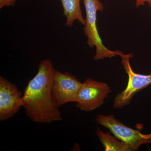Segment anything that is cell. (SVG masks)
<instances>
[{"label":"cell","instance_id":"5b68a950","mask_svg":"<svg viewBox=\"0 0 151 151\" xmlns=\"http://www.w3.org/2000/svg\"><path fill=\"white\" fill-rule=\"evenodd\" d=\"M95 122L108 128L120 140L132 147L133 151H137L142 145L151 144V133L145 134L122 124L113 115H97Z\"/></svg>","mask_w":151,"mask_h":151},{"label":"cell","instance_id":"7a4b0ae2","mask_svg":"<svg viewBox=\"0 0 151 151\" xmlns=\"http://www.w3.org/2000/svg\"><path fill=\"white\" fill-rule=\"evenodd\" d=\"M83 1L86 12L84 34L87 37V43L89 46L96 49L94 60L112 58L119 55V50L112 51L105 46L98 32L97 12L98 11L103 12L104 10L103 4L100 0H83Z\"/></svg>","mask_w":151,"mask_h":151},{"label":"cell","instance_id":"6da1fadb","mask_svg":"<svg viewBox=\"0 0 151 151\" xmlns=\"http://www.w3.org/2000/svg\"><path fill=\"white\" fill-rule=\"evenodd\" d=\"M55 71L50 59L41 60L37 73L24 89L22 100L26 114L38 124H50L62 119L52 90Z\"/></svg>","mask_w":151,"mask_h":151},{"label":"cell","instance_id":"277c9868","mask_svg":"<svg viewBox=\"0 0 151 151\" xmlns=\"http://www.w3.org/2000/svg\"><path fill=\"white\" fill-rule=\"evenodd\" d=\"M111 92L108 84L88 78L82 83L73 102L81 111L91 112L103 105Z\"/></svg>","mask_w":151,"mask_h":151},{"label":"cell","instance_id":"9c48e42d","mask_svg":"<svg viewBox=\"0 0 151 151\" xmlns=\"http://www.w3.org/2000/svg\"><path fill=\"white\" fill-rule=\"evenodd\" d=\"M99 140L104 147V151H132V147L127 143L120 140L108 132H103L98 127L95 132Z\"/></svg>","mask_w":151,"mask_h":151},{"label":"cell","instance_id":"ba28073f","mask_svg":"<svg viewBox=\"0 0 151 151\" xmlns=\"http://www.w3.org/2000/svg\"><path fill=\"white\" fill-rule=\"evenodd\" d=\"M61 2L63 14L66 18L65 25L68 27L73 25L75 20H78L84 25L85 19L82 15L80 1L81 0H60Z\"/></svg>","mask_w":151,"mask_h":151},{"label":"cell","instance_id":"7c38bea8","mask_svg":"<svg viewBox=\"0 0 151 151\" xmlns=\"http://www.w3.org/2000/svg\"><path fill=\"white\" fill-rule=\"evenodd\" d=\"M147 3L148 4L150 8L151 9V0H147Z\"/></svg>","mask_w":151,"mask_h":151},{"label":"cell","instance_id":"3957f363","mask_svg":"<svg viewBox=\"0 0 151 151\" xmlns=\"http://www.w3.org/2000/svg\"><path fill=\"white\" fill-rule=\"evenodd\" d=\"M122 63L128 76V84L124 91L116 96L113 102L114 109H121L129 105L134 96L141 90L151 86V73L147 75L135 73L130 64L133 53L125 54L120 51Z\"/></svg>","mask_w":151,"mask_h":151},{"label":"cell","instance_id":"4fadbf2b","mask_svg":"<svg viewBox=\"0 0 151 151\" xmlns=\"http://www.w3.org/2000/svg\"><path fill=\"white\" fill-rule=\"evenodd\" d=\"M130 1H131V0H130Z\"/></svg>","mask_w":151,"mask_h":151},{"label":"cell","instance_id":"8992f818","mask_svg":"<svg viewBox=\"0 0 151 151\" xmlns=\"http://www.w3.org/2000/svg\"><path fill=\"white\" fill-rule=\"evenodd\" d=\"M23 106L22 96L17 86L0 76V121L12 118Z\"/></svg>","mask_w":151,"mask_h":151},{"label":"cell","instance_id":"30bf717a","mask_svg":"<svg viewBox=\"0 0 151 151\" xmlns=\"http://www.w3.org/2000/svg\"><path fill=\"white\" fill-rule=\"evenodd\" d=\"M17 0H0V9L5 7L14 6Z\"/></svg>","mask_w":151,"mask_h":151},{"label":"cell","instance_id":"8fae6325","mask_svg":"<svg viewBox=\"0 0 151 151\" xmlns=\"http://www.w3.org/2000/svg\"><path fill=\"white\" fill-rule=\"evenodd\" d=\"M147 0H136V6L137 7L144 5Z\"/></svg>","mask_w":151,"mask_h":151},{"label":"cell","instance_id":"52a82bcc","mask_svg":"<svg viewBox=\"0 0 151 151\" xmlns=\"http://www.w3.org/2000/svg\"><path fill=\"white\" fill-rule=\"evenodd\" d=\"M82 83L68 72L55 70L52 84V94L58 107L73 102Z\"/></svg>","mask_w":151,"mask_h":151}]
</instances>
